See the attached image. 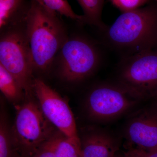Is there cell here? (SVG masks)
I'll return each mask as SVG.
<instances>
[{
  "instance_id": "10",
  "label": "cell",
  "mask_w": 157,
  "mask_h": 157,
  "mask_svg": "<svg viewBox=\"0 0 157 157\" xmlns=\"http://www.w3.org/2000/svg\"><path fill=\"white\" fill-rule=\"evenodd\" d=\"M80 157H115L119 148L116 138L103 129L90 128L82 133Z\"/></svg>"
},
{
  "instance_id": "13",
  "label": "cell",
  "mask_w": 157,
  "mask_h": 157,
  "mask_svg": "<svg viewBox=\"0 0 157 157\" xmlns=\"http://www.w3.org/2000/svg\"><path fill=\"white\" fill-rule=\"evenodd\" d=\"M83 11L85 24L96 27L100 31H105L108 26L103 22L102 13L105 0H77Z\"/></svg>"
},
{
  "instance_id": "4",
  "label": "cell",
  "mask_w": 157,
  "mask_h": 157,
  "mask_svg": "<svg viewBox=\"0 0 157 157\" xmlns=\"http://www.w3.org/2000/svg\"><path fill=\"white\" fill-rule=\"evenodd\" d=\"M102 59L100 45L81 35L68 37L55 59L59 77L72 83L81 82L92 76Z\"/></svg>"
},
{
  "instance_id": "12",
  "label": "cell",
  "mask_w": 157,
  "mask_h": 157,
  "mask_svg": "<svg viewBox=\"0 0 157 157\" xmlns=\"http://www.w3.org/2000/svg\"><path fill=\"white\" fill-rule=\"evenodd\" d=\"M0 90L5 98L15 107L21 100L25 99L24 91L18 82L1 65Z\"/></svg>"
},
{
  "instance_id": "18",
  "label": "cell",
  "mask_w": 157,
  "mask_h": 157,
  "mask_svg": "<svg viewBox=\"0 0 157 157\" xmlns=\"http://www.w3.org/2000/svg\"><path fill=\"white\" fill-rule=\"evenodd\" d=\"M56 134L44 144L32 157H56L55 152V136Z\"/></svg>"
},
{
  "instance_id": "3",
  "label": "cell",
  "mask_w": 157,
  "mask_h": 157,
  "mask_svg": "<svg viewBox=\"0 0 157 157\" xmlns=\"http://www.w3.org/2000/svg\"><path fill=\"white\" fill-rule=\"evenodd\" d=\"M16 108L15 120L11 128L14 152L22 157H32L59 131L32 98L25 99Z\"/></svg>"
},
{
  "instance_id": "2",
  "label": "cell",
  "mask_w": 157,
  "mask_h": 157,
  "mask_svg": "<svg viewBox=\"0 0 157 157\" xmlns=\"http://www.w3.org/2000/svg\"><path fill=\"white\" fill-rule=\"evenodd\" d=\"M58 16L32 0L23 18L25 35L33 73L47 72L67 39Z\"/></svg>"
},
{
  "instance_id": "21",
  "label": "cell",
  "mask_w": 157,
  "mask_h": 157,
  "mask_svg": "<svg viewBox=\"0 0 157 157\" xmlns=\"http://www.w3.org/2000/svg\"><path fill=\"white\" fill-rule=\"evenodd\" d=\"M13 157H21V156L17 154L16 153L14 152V154H13Z\"/></svg>"
},
{
  "instance_id": "17",
  "label": "cell",
  "mask_w": 157,
  "mask_h": 157,
  "mask_svg": "<svg viewBox=\"0 0 157 157\" xmlns=\"http://www.w3.org/2000/svg\"><path fill=\"white\" fill-rule=\"evenodd\" d=\"M115 7L123 12L141 8L147 5L150 0H110Z\"/></svg>"
},
{
  "instance_id": "15",
  "label": "cell",
  "mask_w": 157,
  "mask_h": 157,
  "mask_svg": "<svg viewBox=\"0 0 157 157\" xmlns=\"http://www.w3.org/2000/svg\"><path fill=\"white\" fill-rule=\"evenodd\" d=\"M55 152L56 157H80V141L58 131L55 136Z\"/></svg>"
},
{
  "instance_id": "7",
  "label": "cell",
  "mask_w": 157,
  "mask_h": 157,
  "mask_svg": "<svg viewBox=\"0 0 157 157\" xmlns=\"http://www.w3.org/2000/svg\"><path fill=\"white\" fill-rule=\"evenodd\" d=\"M140 101L115 82H103L90 90L85 105L91 119L105 122L123 115Z\"/></svg>"
},
{
  "instance_id": "9",
  "label": "cell",
  "mask_w": 157,
  "mask_h": 157,
  "mask_svg": "<svg viewBox=\"0 0 157 157\" xmlns=\"http://www.w3.org/2000/svg\"><path fill=\"white\" fill-rule=\"evenodd\" d=\"M125 136L129 147L144 151L157 149V109H141L129 120Z\"/></svg>"
},
{
  "instance_id": "11",
  "label": "cell",
  "mask_w": 157,
  "mask_h": 157,
  "mask_svg": "<svg viewBox=\"0 0 157 157\" xmlns=\"http://www.w3.org/2000/svg\"><path fill=\"white\" fill-rule=\"evenodd\" d=\"M23 5V0H0L1 32L22 21L28 9Z\"/></svg>"
},
{
  "instance_id": "19",
  "label": "cell",
  "mask_w": 157,
  "mask_h": 157,
  "mask_svg": "<svg viewBox=\"0 0 157 157\" xmlns=\"http://www.w3.org/2000/svg\"><path fill=\"white\" fill-rule=\"evenodd\" d=\"M137 149L140 157H157V149L147 151Z\"/></svg>"
},
{
  "instance_id": "16",
  "label": "cell",
  "mask_w": 157,
  "mask_h": 157,
  "mask_svg": "<svg viewBox=\"0 0 157 157\" xmlns=\"http://www.w3.org/2000/svg\"><path fill=\"white\" fill-rule=\"evenodd\" d=\"M14 153L11 128L6 114L2 111L0 118V157H13Z\"/></svg>"
},
{
  "instance_id": "22",
  "label": "cell",
  "mask_w": 157,
  "mask_h": 157,
  "mask_svg": "<svg viewBox=\"0 0 157 157\" xmlns=\"http://www.w3.org/2000/svg\"><path fill=\"white\" fill-rule=\"evenodd\" d=\"M121 157H124V155L123 156Z\"/></svg>"
},
{
  "instance_id": "6",
  "label": "cell",
  "mask_w": 157,
  "mask_h": 157,
  "mask_svg": "<svg viewBox=\"0 0 157 157\" xmlns=\"http://www.w3.org/2000/svg\"><path fill=\"white\" fill-rule=\"evenodd\" d=\"M20 23L1 32L0 65L11 73L24 91L25 99L34 96L33 71L25 35Z\"/></svg>"
},
{
  "instance_id": "1",
  "label": "cell",
  "mask_w": 157,
  "mask_h": 157,
  "mask_svg": "<svg viewBox=\"0 0 157 157\" xmlns=\"http://www.w3.org/2000/svg\"><path fill=\"white\" fill-rule=\"evenodd\" d=\"M102 45L121 58L157 48V0L123 12L101 32Z\"/></svg>"
},
{
  "instance_id": "23",
  "label": "cell",
  "mask_w": 157,
  "mask_h": 157,
  "mask_svg": "<svg viewBox=\"0 0 157 157\" xmlns=\"http://www.w3.org/2000/svg\"></svg>"
},
{
  "instance_id": "14",
  "label": "cell",
  "mask_w": 157,
  "mask_h": 157,
  "mask_svg": "<svg viewBox=\"0 0 157 157\" xmlns=\"http://www.w3.org/2000/svg\"><path fill=\"white\" fill-rule=\"evenodd\" d=\"M45 10L57 16L65 17L76 21L79 24H85L83 15L73 11L67 0H34Z\"/></svg>"
},
{
  "instance_id": "8",
  "label": "cell",
  "mask_w": 157,
  "mask_h": 157,
  "mask_svg": "<svg viewBox=\"0 0 157 157\" xmlns=\"http://www.w3.org/2000/svg\"><path fill=\"white\" fill-rule=\"evenodd\" d=\"M34 96L42 113L60 132L67 137L80 140L76 121L64 98L39 78H34Z\"/></svg>"
},
{
  "instance_id": "20",
  "label": "cell",
  "mask_w": 157,
  "mask_h": 157,
  "mask_svg": "<svg viewBox=\"0 0 157 157\" xmlns=\"http://www.w3.org/2000/svg\"><path fill=\"white\" fill-rule=\"evenodd\" d=\"M124 155V157H140L137 149L132 147H129Z\"/></svg>"
},
{
  "instance_id": "5",
  "label": "cell",
  "mask_w": 157,
  "mask_h": 157,
  "mask_svg": "<svg viewBox=\"0 0 157 157\" xmlns=\"http://www.w3.org/2000/svg\"><path fill=\"white\" fill-rule=\"evenodd\" d=\"M116 82L140 101L157 97V48L121 58Z\"/></svg>"
}]
</instances>
